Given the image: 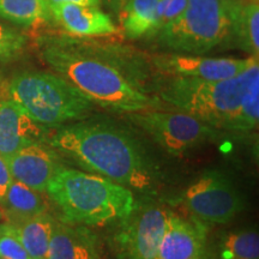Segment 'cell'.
<instances>
[{
    "instance_id": "obj_1",
    "label": "cell",
    "mask_w": 259,
    "mask_h": 259,
    "mask_svg": "<svg viewBox=\"0 0 259 259\" xmlns=\"http://www.w3.org/2000/svg\"><path fill=\"white\" fill-rule=\"evenodd\" d=\"M50 148L78 169L111 179L131 190L149 191L156 169L137 139L103 121H74L58 126L45 138Z\"/></svg>"
},
{
    "instance_id": "obj_2",
    "label": "cell",
    "mask_w": 259,
    "mask_h": 259,
    "mask_svg": "<svg viewBox=\"0 0 259 259\" xmlns=\"http://www.w3.org/2000/svg\"><path fill=\"white\" fill-rule=\"evenodd\" d=\"M40 53L54 72L76 87L94 105L124 114L155 106L139 84L111 60L88 54L57 38L42 40Z\"/></svg>"
},
{
    "instance_id": "obj_3",
    "label": "cell",
    "mask_w": 259,
    "mask_h": 259,
    "mask_svg": "<svg viewBox=\"0 0 259 259\" xmlns=\"http://www.w3.org/2000/svg\"><path fill=\"white\" fill-rule=\"evenodd\" d=\"M46 192L64 221L87 227L128 219L136 209L134 191L105 177L60 166Z\"/></svg>"
},
{
    "instance_id": "obj_4",
    "label": "cell",
    "mask_w": 259,
    "mask_h": 259,
    "mask_svg": "<svg viewBox=\"0 0 259 259\" xmlns=\"http://www.w3.org/2000/svg\"><path fill=\"white\" fill-rule=\"evenodd\" d=\"M259 76V63L221 80L173 77L160 90V99L220 131H241V106L248 85Z\"/></svg>"
},
{
    "instance_id": "obj_5",
    "label": "cell",
    "mask_w": 259,
    "mask_h": 259,
    "mask_svg": "<svg viewBox=\"0 0 259 259\" xmlns=\"http://www.w3.org/2000/svg\"><path fill=\"white\" fill-rule=\"evenodd\" d=\"M241 5L238 0H187L177 18L148 37L170 53L203 56L229 47Z\"/></svg>"
},
{
    "instance_id": "obj_6",
    "label": "cell",
    "mask_w": 259,
    "mask_h": 259,
    "mask_svg": "<svg viewBox=\"0 0 259 259\" xmlns=\"http://www.w3.org/2000/svg\"><path fill=\"white\" fill-rule=\"evenodd\" d=\"M9 95L35 121L44 126L70 124L85 119L94 103L57 73L23 72L9 83Z\"/></svg>"
},
{
    "instance_id": "obj_7",
    "label": "cell",
    "mask_w": 259,
    "mask_h": 259,
    "mask_svg": "<svg viewBox=\"0 0 259 259\" xmlns=\"http://www.w3.org/2000/svg\"><path fill=\"white\" fill-rule=\"evenodd\" d=\"M126 119L141 128L157 145L174 156L216 141L221 131L186 113L155 109L126 113Z\"/></svg>"
},
{
    "instance_id": "obj_8",
    "label": "cell",
    "mask_w": 259,
    "mask_h": 259,
    "mask_svg": "<svg viewBox=\"0 0 259 259\" xmlns=\"http://www.w3.org/2000/svg\"><path fill=\"white\" fill-rule=\"evenodd\" d=\"M181 202L193 218L206 225H225L244 208L241 194L219 170H208L185 190Z\"/></svg>"
},
{
    "instance_id": "obj_9",
    "label": "cell",
    "mask_w": 259,
    "mask_h": 259,
    "mask_svg": "<svg viewBox=\"0 0 259 259\" xmlns=\"http://www.w3.org/2000/svg\"><path fill=\"white\" fill-rule=\"evenodd\" d=\"M154 66L160 72L171 77L221 80L238 76L257 63L258 58H208L180 53H164L154 56Z\"/></svg>"
},
{
    "instance_id": "obj_10",
    "label": "cell",
    "mask_w": 259,
    "mask_h": 259,
    "mask_svg": "<svg viewBox=\"0 0 259 259\" xmlns=\"http://www.w3.org/2000/svg\"><path fill=\"white\" fill-rule=\"evenodd\" d=\"M170 213L164 208L150 206L135 216L120 236L125 258L157 259Z\"/></svg>"
},
{
    "instance_id": "obj_11",
    "label": "cell",
    "mask_w": 259,
    "mask_h": 259,
    "mask_svg": "<svg viewBox=\"0 0 259 259\" xmlns=\"http://www.w3.org/2000/svg\"><path fill=\"white\" fill-rule=\"evenodd\" d=\"M157 259H212L205 223L170 213Z\"/></svg>"
},
{
    "instance_id": "obj_12",
    "label": "cell",
    "mask_w": 259,
    "mask_h": 259,
    "mask_svg": "<svg viewBox=\"0 0 259 259\" xmlns=\"http://www.w3.org/2000/svg\"><path fill=\"white\" fill-rule=\"evenodd\" d=\"M42 126L11 97L0 100V155L8 160L27 145L44 143Z\"/></svg>"
},
{
    "instance_id": "obj_13",
    "label": "cell",
    "mask_w": 259,
    "mask_h": 259,
    "mask_svg": "<svg viewBox=\"0 0 259 259\" xmlns=\"http://www.w3.org/2000/svg\"><path fill=\"white\" fill-rule=\"evenodd\" d=\"M12 179L30 189L46 192V189L58 168L57 154L41 142L22 148L6 160Z\"/></svg>"
},
{
    "instance_id": "obj_14",
    "label": "cell",
    "mask_w": 259,
    "mask_h": 259,
    "mask_svg": "<svg viewBox=\"0 0 259 259\" xmlns=\"http://www.w3.org/2000/svg\"><path fill=\"white\" fill-rule=\"evenodd\" d=\"M52 18L71 35L80 37L106 36L116 31L112 18L96 6L71 3L50 6Z\"/></svg>"
},
{
    "instance_id": "obj_15",
    "label": "cell",
    "mask_w": 259,
    "mask_h": 259,
    "mask_svg": "<svg viewBox=\"0 0 259 259\" xmlns=\"http://www.w3.org/2000/svg\"><path fill=\"white\" fill-rule=\"evenodd\" d=\"M47 259H102L101 245L87 226L57 221Z\"/></svg>"
},
{
    "instance_id": "obj_16",
    "label": "cell",
    "mask_w": 259,
    "mask_h": 259,
    "mask_svg": "<svg viewBox=\"0 0 259 259\" xmlns=\"http://www.w3.org/2000/svg\"><path fill=\"white\" fill-rule=\"evenodd\" d=\"M4 205L12 225L25 221L46 212L47 204L41 192L28 187L19 181L12 180L4 199L0 203Z\"/></svg>"
},
{
    "instance_id": "obj_17",
    "label": "cell",
    "mask_w": 259,
    "mask_h": 259,
    "mask_svg": "<svg viewBox=\"0 0 259 259\" xmlns=\"http://www.w3.org/2000/svg\"><path fill=\"white\" fill-rule=\"evenodd\" d=\"M56 222L50 213L44 212L14 225L31 259H47Z\"/></svg>"
},
{
    "instance_id": "obj_18",
    "label": "cell",
    "mask_w": 259,
    "mask_h": 259,
    "mask_svg": "<svg viewBox=\"0 0 259 259\" xmlns=\"http://www.w3.org/2000/svg\"><path fill=\"white\" fill-rule=\"evenodd\" d=\"M158 0H122L120 18L127 38L148 36L155 28Z\"/></svg>"
},
{
    "instance_id": "obj_19",
    "label": "cell",
    "mask_w": 259,
    "mask_h": 259,
    "mask_svg": "<svg viewBox=\"0 0 259 259\" xmlns=\"http://www.w3.org/2000/svg\"><path fill=\"white\" fill-rule=\"evenodd\" d=\"M233 47L250 54V57L259 56V6L258 2L245 3L241 5L236 18Z\"/></svg>"
},
{
    "instance_id": "obj_20",
    "label": "cell",
    "mask_w": 259,
    "mask_h": 259,
    "mask_svg": "<svg viewBox=\"0 0 259 259\" xmlns=\"http://www.w3.org/2000/svg\"><path fill=\"white\" fill-rule=\"evenodd\" d=\"M0 18L24 27H35L52 18L46 0H0Z\"/></svg>"
},
{
    "instance_id": "obj_21",
    "label": "cell",
    "mask_w": 259,
    "mask_h": 259,
    "mask_svg": "<svg viewBox=\"0 0 259 259\" xmlns=\"http://www.w3.org/2000/svg\"><path fill=\"white\" fill-rule=\"evenodd\" d=\"M221 259H259V235L255 231L233 232L220 244Z\"/></svg>"
},
{
    "instance_id": "obj_22",
    "label": "cell",
    "mask_w": 259,
    "mask_h": 259,
    "mask_svg": "<svg viewBox=\"0 0 259 259\" xmlns=\"http://www.w3.org/2000/svg\"><path fill=\"white\" fill-rule=\"evenodd\" d=\"M28 45L24 34L0 24V64L15 60L23 53Z\"/></svg>"
},
{
    "instance_id": "obj_23",
    "label": "cell",
    "mask_w": 259,
    "mask_h": 259,
    "mask_svg": "<svg viewBox=\"0 0 259 259\" xmlns=\"http://www.w3.org/2000/svg\"><path fill=\"white\" fill-rule=\"evenodd\" d=\"M0 259H31L12 223L0 225Z\"/></svg>"
},
{
    "instance_id": "obj_24",
    "label": "cell",
    "mask_w": 259,
    "mask_h": 259,
    "mask_svg": "<svg viewBox=\"0 0 259 259\" xmlns=\"http://www.w3.org/2000/svg\"><path fill=\"white\" fill-rule=\"evenodd\" d=\"M187 4V0H158L156 9V19H155L154 30L148 35H153L154 32L160 30L164 25L177 18L184 11Z\"/></svg>"
},
{
    "instance_id": "obj_25",
    "label": "cell",
    "mask_w": 259,
    "mask_h": 259,
    "mask_svg": "<svg viewBox=\"0 0 259 259\" xmlns=\"http://www.w3.org/2000/svg\"><path fill=\"white\" fill-rule=\"evenodd\" d=\"M12 177L11 173H10L8 162L4 157L0 155V203L4 199L6 192H8V189L10 184L12 183Z\"/></svg>"
},
{
    "instance_id": "obj_26",
    "label": "cell",
    "mask_w": 259,
    "mask_h": 259,
    "mask_svg": "<svg viewBox=\"0 0 259 259\" xmlns=\"http://www.w3.org/2000/svg\"><path fill=\"white\" fill-rule=\"evenodd\" d=\"M48 6L61 4V3H71V4H77L82 6H96L99 8L101 5V0H46Z\"/></svg>"
},
{
    "instance_id": "obj_27",
    "label": "cell",
    "mask_w": 259,
    "mask_h": 259,
    "mask_svg": "<svg viewBox=\"0 0 259 259\" xmlns=\"http://www.w3.org/2000/svg\"><path fill=\"white\" fill-rule=\"evenodd\" d=\"M113 2H115V3H118V4H120L122 0H113Z\"/></svg>"
}]
</instances>
